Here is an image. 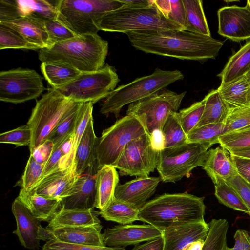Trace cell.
Listing matches in <instances>:
<instances>
[{
	"instance_id": "obj_56",
	"label": "cell",
	"mask_w": 250,
	"mask_h": 250,
	"mask_svg": "<svg viewBox=\"0 0 250 250\" xmlns=\"http://www.w3.org/2000/svg\"><path fill=\"white\" fill-rule=\"evenodd\" d=\"M125 6L133 8H143L153 5V0H120Z\"/></svg>"
},
{
	"instance_id": "obj_43",
	"label": "cell",
	"mask_w": 250,
	"mask_h": 250,
	"mask_svg": "<svg viewBox=\"0 0 250 250\" xmlns=\"http://www.w3.org/2000/svg\"><path fill=\"white\" fill-rule=\"evenodd\" d=\"M9 48L38 49L16 31L0 23V49Z\"/></svg>"
},
{
	"instance_id": "obj_21",
	"label": "cell",
	"mask_w": 250,
	"mask_h": 250,
	"mask_svg": "<svg viewBox=\"0 0 250 250\" xmlns=\"http://www.w3.org/2000/svg\"><path fill=\"white\" fill-rule=\"evenodd\" d=\"M102 226L65 227L50 229L53 238L61 242L87 246L105 247L101 233ZM52 238V239H53Z\"/></svg>"
},
{
	"instance_id": "obj_48",
	"label": "cell",
	"mask_w": 250,
	"mask_h": 250,
	"mask_svg": "<svg viewBox=\"0 0 250 250\" xmlns=\"http://www.w3.org/2000/svg\"><path fill=\"white\" fill-rule=\"evenodd\" d=\"M42 250H126L123 247H97L73 244L52 239L42 247Z\"/></svg>"
},
{
	"instance_id": "obj_19",
	"label": "cell",
	"mask_w": 250,
	"mask_h": 250,
	"mask_svg": "<svg viewBox=\"0 0 250 250\" xmlns=\"http://www.w3.org/2000/svg\"><path fill=\"white\" fill-rule=\"evenodd\" d=\"M209 230L206 222L187 224L165 229L162 231L163 250H185L192 242L205 240Z\"/></svg>"
},
{
	"instance_id": "obj_17",
	"label": "cell",
	"mask_w": 250,
	"mask_h": 250,
	"mask_svg": "<svg viewBox=\"0 0 250 250\" xmlns=\"http://www.w3.org/2000/svg\"><path fill=\"white\" fill-rule=\"evenodd\" d=\"M11 210L17 223V229L13 233L24 248L38 250L40 246L41 221L31 214L18 197L13 201Z\"/></svg>"
},
{
	"instance_id": "obj_4",
	"label": "cell",
	"mask_w": 250,
	"mask_h": 250,
	"mask_svg": "<svg viewBox=\"0 0 250 250\" xmlns=\"http://www.w3.org/2000/svg\"><path fill=\"white\" fill-rule=\"evenodd\" d=\"M94 23L99 30L127 33L163 29H183L176 22L164 17L153 5L133 8L124 6L96 18Z\"/></svg>"
},
{
	"instance_id": "obj_61",
	"label": "cell",
	"mask_w": 250,
	"mask_h": 250,
	"mask_svg": "<svg viewBox=\"0 0 250 250\" xmlns=\"http://www.w3.org/2000/svg\"><path fill=\"white\" fill-rule=\"evenodd\" d=\"M247 4L249 5V6L250 8V0H247Z\"/></svg>"
},
{
	"instance_id": "obj_35",
	"label": "cell",
	"mask_w": 250,
	"mask_h": 250,
	"mask_svg": "<svg viewBox=\"0 0 250 250\" xmlns=\"http://www.w3.org/2000/svg\"><path fill=\"white\" fill-rule=\"evenodd\" d=\"M161 134L162 148L179 146L188 143V135L182 127L177 112H171L168 114Z\"/></svg>"
},
{
	"instance_id": "obj_47",
	"label": "cell",
	"mask_w": 250,
	"mask_h": 250,
	"mask_svg": "<svg viewBox=\"0 0 250 250\" xmlns=\"http://www.w3.org/2000/svg\"><path fill=\"white\" fill-rule=\"evenodd\" d=\"M31 139V130L27 125L0 134V143L13 144L17 147L29 146Z\"/></svg>"
},
{
	"instance_id": "obj_23",
	"label": "cell",
	"mask_w": 250,
	"mask_h": 250,
	"mask_svg": "<svg viewBox=\"0 0 250 250\" xmlns=\"http://www.w3.org/2000/svg\"><path fill=\"white\" fill-rule=\"evenodd\" d=\"M0 23L16 31L39 50L50 47L48 35L42 21L25 16Z\"/></svg>"
},
{
	"instance_id": "obj_6",
	"label": "cell",
	"mask_w": 250,
	"mask_h": 250,
	"mask_svg": "<svg viewBox=\"0 0 250 250\" xmlns=\"http://www.w3.org/2000/svg\"><path fill=\"white\" fill-rule=\"evenodd\" d=\"M75 102L51 87L37 101L27 123L32 132L30 154L48 140L62 117Z\"/></svg>"
},
{
	"instance_id": "obj_54",
	"label": "cell",
	"mask_w": 250,
	"mask_h": 250,
	"mask_svg": "<svg viewBox=\"0 0 250 250\" xmlns=\"http://www.w3.org/2000/svg\"><path fill=\"white\" fill-rule=\"evenodd\" d=\"M238 175L250 185V159L232 155Z\"/></svg>"
},
{
	"instance_id": "obj_9",
	"label": "cell",
	"mask_w": 250,
	"mask_h": 250,
	"mask_svg": "<svg viewBox=\"0 0 250 250\" xmlns=\"http://www.w3.org/2000/svg\"><path fill=\"white\" fill-rule=\"evenodd\" d=\"M186 91L177 93L166 88L129 104L126 115L137 118L148 134L161 133L168 114L177 112Z\"/></svg>"
},
{
	"instance_id": "obj_37",
	"label": "cell",
	"mask_w": 250,
	"mask_h": 250,
	"mask_svg": "<svg viewBox=\"0 0 250 250\" xmlns=\"http://www.w3.org/2000/svg\"><path fill=\"white\" fill-rule=\"evenodd\" d=\"M139 211L135 207L114 198L105 209L100 211V215L106 220L127 225L138 220Z\"/></svg>"
},
{
	"instance_id": "obj_34",
	"label": "cell",
	"mask_w": 250,
	"mask_h": 250,
	"mask_svg": "<svg viewBox=\"0 0 250 250\" xmlns=\"http://www.w3.org/2000/svg\"><path fill=\"white\" fill-rule=\"evenodd\" d=\"M82 103L76 102L53 130L48 139L53 145V149L63 145L71 137Z\"/></svg>"
},
{
	"instance_id": "obj_3",
	"label": "cell",
	"mask_w": 250,
	"mask_h": 250,
	"mask_svg": "<svg viewBox=\"0 0 250 250\" xmlns=\"http://www.w3.org/2000/svg\"><path fill=\"white\" fill-rule=\"evenodd\" d=\"M108 49V42L98 34H84L41 49L38 57L42 62H59L81 72H92L105 65Z\"/></svg>"
},
{
	"instance_id": "obj_44",
	"label": "cell",
	"mask_w": 250,
	"mask_h": 250,
	"mask_svg": "<svg viewBox=\"0 0 250 250\" xmlns=\"http://www.w3.org/2000/svg\"><path fill=\"white\" fill-rule=\"evenodd\" d=\"M205 102L204 98L178 112L182 127L187 135L196 127L199 122L204 112Z\"/></svg>"
},
{
	"instance_id": "obj_2",
	"label": "cell",
	"mask_w": 250,
	"mask_h": 250,
	"mask_svg": "<svg viewBox=\"0 0 250 250\" xmlns=\"http://www.w3.org/2000/svg\"><path fill=\"white\" fill-rule=\"evenodd\" d=\"M204 199L187 192L165 193L147 201L139 209L138 220L161 231L184 224L204 222Z\"/></svg>"
},
{
	"instance_id": "obj_30",
	"label": "cell",
	"mask_w": 250,
	"mask_h": 250,
	"mask_svg": "<svg viewBox=\"0 0 250 250\" xmlns=\"http://www.w3.org/2000/svg\"><path fill=\"white\" fill-rule=\"evenodd\" d=\"M250 66V40L229 60L222 71L217 75L220 85L227 84L245 74Z\"/></svg>"
},
{
	"instance_id": "obj_45",
	"label": "cell",
	"mask_w": 250,
	"mask_h": 250,
	"mask_svg": "<svg viewBox=\"0 0 250 250\" xmlns=\"http://www.w3.org/2000/svg\"><path fill=\"white\" fill-rule=\"evenodd\" d=\"M224 125L223 134L250 125V105L242 107H230Z\"/></svg>"
},
{
	"instance_id": "obj_51",
	"label": "cell",
	"mask_w": 250,
	"mask_h": 250,
	"mask_svg": "<svg viewBox=\"0 0 250 250\" xmlns=\"http://www.w3.org/2000/svg\"><path fill=\"white\" fill-rule=\"evenodd\" d=\"M171 10L168 18L180 25L183 30L187 28V21L182 0H170Z\"/></svg>"
},
{
	"instance_id": "obj_62",
	"label": "cell",
	"mask_w": 250,
	"mask_h": 250,
	"mask_svg": "<svg viewBox=\"0 0 250 250\" xmlns=\"http://www.w3.org/2000/svg\"><path fill=\"white\" fill-rule=\"evenodd\" d=\"M249 101H250V98H249Z\"/></svg>"
},
{
	"instance_id": "obj_20",
	"label": "cell",
	"mask_w": 250,
	"mask_h": 250,
	"mask_svg": "<svg viewBox=\"0 0 250 250\" xmlns=\"http://www.w3.org/2000/svg\"><path fill=\"white\" fill-rule=\"evenodd\" d=\"M78 177L71 168L60 167L42 178L31 190L45 197L62 201L68 196Z\"/></svg>"
},
{
	"instance_id": "obj_42",
	"label": "cell",
	"mask_w": 250,
	"mask_h": 250,
	"mask_svg": "<svg viewBox=\"0 0 250 250\" xmlns=\"http://www.w3.org/2000/svg\"><path fill=\"white\" fill-rule=\"evenodd\" d=\"M44 165L39 163L35 157L30 154L23 174L18 182L21 189L26 191L32 189L41 180Z\"/></svg>"
},
{
	"instance_id": "obj_14",
	"label": "cell",
	"mask_w": 250,
	"mask_h": 250,
	"mask_svg": "<svg viewBox=\"0 0 250 250\" xmlns=\"http://www.w3.org/2000/svg\"><path fill=\"white\" fill-rule=\"evenodd\" d=\"M218 33L234 42L250 39V8L236 5L225 6L217 12Z\"/></svg>"
},
{
	"instance_id": "obj_32",
	"label": "cell",
	"mask_w": 250,
	"mask_h": 250,
	"mask_svg": "<svg viewBox=\"0 0 250 250\" xmlns=\"http://www.w3.org/2000/svg\"><path fill=\"white\" fill-rule=\"evenodd\" d=\"M41 70L51 88L55 89L67 84L81 73L69 65L55 62H42Z\"/></svg>"
},
{
	"instance_id": "obj_55",
	"label": "cell",
	"mask_w": 250,
	"mask_h": 250,
	"mask_svg": "<svg viewBox=\"0 0 250 250\" xmlns=\"http://www.w3.org/2000/svg\"><path fill=\"white\" fill-rule=\"evenodd\" d=\"M164 240L162 237L136 245L131 250H163Z\"/></svg>"
},
{
	"instance_id": "obj_24",
	"label": "cell",
	"mask_w": 250,
	"mask_h": 250,
	"mask_svg": "<svg viewBox=\"0 0 250 250\" xmlns=\"http://www.w3.org/2000/svg\"><path fill=\"white\" fill-rule=\"evenodd\" d=\"M100 211L89 209H65L62 208L57 211L46 227L54 229L65 227H85L101 224L98 218Z\"/></svg>"
},
{
	"instance_id": "obj_53",
	"label": "cell",
	"mask_w": 250,
	"mask_h": 250,
	"mask_svg": "<svg viewBox=\"0 0 250 250\" xmlns=\"http://www.w3.org/2000/svg\"><path fill=\"white\" fill-rule=\"evenodd\" d=\"M234 238L235 244L232 248L227 246L223 250H250V234L244 229H238L236 231Z\"/></svg>"
},
{
	"instance_id": "obj_16",
	"label": "cell",
	"mask_w": 250,
	"mask_h": 250,
	"mask_svg": "<svg viewBox=\"0 0 250 250\" xmlns=\"http://www.w3.org/2000/svg\"><path fill=\"white\" fill-rule=\"evenodd\" d=\"M97 165L90 166L84 173L78 176L68 196L61 201L60 208L65 209L94 208L96 197Z\"/></svg>"
},
{
	"instance_id": "obj_8",
	"label": "cell",
	"mask_w": 250,
	"mask_h": 250,
	"mask_svg": "<svg viewBox=\"0 0 250 250\" xmlns=\"http://www.w3.org/2000/svg\"><path fill=\"white\" fill-rule=\"evenodd\" d=\"M146 133L145 127L137 118L127 115L104 130L96 142L99 169L104 166H114L125 146L131 140Z\"/></svg>"
},
{
	"instance_id": "obj_57",
	"label": "cell",
	"mask_w": 250,
	"mask_h": 250,
	"mask_svg": "<svg viewBox=\"0 0 250 250\" xmlns=\"http://www.w3.org/2000/svg\"><path fill=\"white\" fill-rule=\"evenodd\" d=\"M153 3L164 17L169 19L168 16L171 10L170 0H154Z\"/></svg>"
},
{
	"instance_id": "obj_58",
	"label": "cell",
	"mask_w": 250,
	"mask_h": 250,
	"mask_svg": "<svg viewBox=\"0 0 250 250\" xmlns=\"http://www.w3.org/2000/svg\"><path fill=\"white\" fill-rule=\"evenodd\" d=\"M229 151L232 155L250 159V147Z\"/></svg>"
},
{
	"instance_id": "obj_13",
	"label": "cell",
	"mask_w": 250,
	"mask_h": 250,
	"mask_svg": "<svg viewBox=\"0 0 250 250\" xmlns=\"http://www.w3.org/2000/svg\"><path fill=\"white\" fill-rule=\"evenodd\" d=\"M46 89L33 69L18 68L0 72V100L14 104L39 97Z\"/></svg>"
},
{
	"instance_id": "obj_7",
	"label": "cell",
	"mask_w": 250,
	"mask_h": 250,
	"mask_svg": "<svg viewBox=\"0 0 250 250\" xmlns=\"http://www.w3.org/2000/svg\"><path fill=\"white\" fill-rule=\"evenodd\" d=\"M124 6L120 0H59L57 18L77 35L96 34V18Z\"/></svg>"
},
{
	"instance_id": "obj_63",
	"label": "cell",
	"mask_w": 250,
	"mask_h": 250,
	"mask_svg": "<svg viewBox=\"0 0 250 250\" xmlns=\"http://www.w3.org/2000/svg\"><path fill=\"white\" fill-rule=\"evenodd\" d=\"M249 216H250V215Z\"/></svg>"
},
{
	"instance_id": "obj_46",
	"label": "cell",
	"mask_w": 250,
	"mask_h": 250,
	"mask_svg": "<svg viewBox=\"0 0 250 250\" xmlns=\"http://www.w3.org/2000/svg\"><path fill=\"white\" fill-rule=\"evenodd\" d=\"M44 24L49 37V48L58 42L78 36L57 18L45 21Z\"/></svg>"
},
{
	"instance_id": "obj_28",
	"label": "cell",
	"mask_w": 250,
	"mask_h": 250,
	"mask_svg": "<svg viewBox=\"0 0 250 250\" xmlns=\"http://www.w3.org/2000/svg\"><path fill=\"white\" fill-rule=\"evenodd\" d=\"M230 107L250 105V75L245 74L217 89Z\"/></svg>"
},
{
	"instance_id": "obj_41",
	"label": "cell",
	"mask_w": 250,
	"mask_h": 250,
	"mask_svg": "<svg viewBox=\"0 0 250 250\" xmlns=\"http://www.w3.org/2000/svg\"><path fill=\"white\" fill-rule=\"evenodd\" d=\"M220 146L229 151L250 147V125L219 137Z\"/></svg>"
},
{
	"instance_id": "obj_33",
	"label": "cell",
	"mask_w": 250,
	"mask_h": 250,
	"mask_svg": "<svg viewBox=\"0 0 250 250\" xmlns=\"http://www.w3.org/2000/svg\"><path fill=\"white\" fill-rule=\"evenodd\" d=\"M93 104L91 102L82 103L78 115L74 131L71 137L70 147L62 161L61 167L71 168L72 169L76 149L87 124L91 117L93 116Z\"/></svg>"
},
{
	"instance_id": "obj_10",
	"label": "cell",
	"mask_w": 250,
	"mask_h": 250,
	"mask_svg": "<svg viewBox=\"0 0 250 250\" xmlns=\"http://www.w3.org/2000/svg\"><path fill=\"white\" fill-rule=\"evenodd\" d=\"M206 144L187 143L171 148L159 150L156 169L164 182H175L189 175L197 166H202L208 149Z\"/></svg>"
},
{
	"instance_id": "obj_5",
	"label": "cell",
	"mask_w": 250,
	"mask_h": 250,
	"mask_svg": "<svg viewBox=\"0 0 250 250\" xmlns=\"http://www.w3.org/2000/svg\"><path fill=\"white\" fill-rule=\"evenodd\" d=\"M183 78L179 70L166 71L157 68L149 75L138 78L115 88L103 103L100 113L107 116L112 113L118 118L125 105L148 97Z\"/></svg>"
},
{
	"instance_id": "obj_49",
	"label": "cell",
	"mask_w": 250,
	"mask_h": 250,
	"mask_svg": "<svg viewBox=\"0 0 250 250\" xmlns=\"http://www.w3.org/2000/svg\"><path fill=\"white\" fill-rule=\"evenodd\" d=\"M65 143L60 147L52 150L50 157L45 164L41 179L61 167L62 161L66 155V152L64 150Z\"/></svg>"
},
{
	"instance_id": "obj_52",
	"label": "cell",
	"mask_w": 250,
	"mask_h": 250,
	"mask_svg": "<svg viewBox=\"0 0 250 250\" xmlns=\"http://www.w3.org/2000/svg\"><path fill=\"white\" fill-rule=\"evenodd\" d=\"M20 17L15 0H0V22L12 21Z\"/></svg>"
},
{
	"instance_id": "obj_12",
	"label": "cell",
	"mask_w": 250,
	"mask_h": 250,
	"mask_svg": "<svg viewBox=\"0 0 250 250\" xmlns=\"http://www.w3.org/2000/svg\"><path fill=\"white\" fill-rule=\"evenodd\" d=\"M160 147L147 133L130 141L114 165L120 175L148 177L156 168Z\"/></svg>"
},
{
	"instance_id": "obj_18",
	"label": "cell",
	"mask_w": 250,
	"mask_h": 250,
	"mask_svg": "<svg viewBox=\"0 0 250 250\" xmlns=\"http://www.w3.org/2000/svg\"><path fill=\"white\" fill-rule=\"evenodd\" d=\"M160 177H138L115 189V199L130 204L140 209L155 193Z\"/></svg>"
},
{
	"instance_id": "obj_50",
	"label": "cell",
	"mask_w": 250,
	"mask_h": 250,
	"mask_svg": "<svg viewBox=\"0 0 250 250\" xmlns=\"http://www.w3.org/2000/svg\"><path fill=\"white\" fill-rule=\"evenodd\" d=\"M226 181L238 192L250 212V185L239 175L232 177Z\"/></svg>"
},
{
	"instance_id": "obj_31",
	"label": "cell",
	"mask_w": 250,
	"mask_h": 250,
	"mask_svg": "<svg viewBox=\"0 0 250 250\" xmlns=\"http://www.w3.org/2000/svg\"><path fill=\"white\" fill-rule=\"evenodd\" d=\"M205 98L204 112L196 127L209 124L224 123L230 107L217 89L211 90Z\"/></svg>"
},
{
	"instance_id": "obj_39",
	"label": "cell",
	"mask_w": 250,
	"mask_h": 250,
	"mask_svg": "<svg viewBox=\"0 0 250 250\" xmlns=\"http://www.w3.org/2000/svg\"><path fill=\"white\" fill-rule=\"evenodd\" d=\"M202 250H223L227 246L229 223L225 219H213Z\"/></svg>"
},
{
	"instance_id": "obj_36",
	"label": "cell",
	"mask_w": 250,
	"mask_h": 250,
	"mask_svg": "<svg viewBox=\"0 0 250 250\" xmlns=\"http://www.w3.org/2000/svg\"><path fill=\"white\" fill-rule=\"evenodd\" d=\"M187 21L186 30L198 34L211 36L205 17L202 1L200 0H182Z\"/></svg>"
},
{
	"instance_id": "obj_29",
	"label": "cell",
	"mask_w": 250,
	"mask_h": 250,
	"mask_svg": "<svg viewBox=\"0 0 250 250\" xmlns=\"http://www.w3.org/2000/svg\"><path fill=\"white\" fill-rule=\"evenodd\" d=\"M59 0H15L20 17L28 16L43 21L58 17Z\"/></svg>"
},
{
	"instance_id": "obj_38",
	"label": "cell",
	"mask_w": 250,
	"mask_h": 250,
	"mask_svg": "<svg viewBox=\"0 0 250 250\" xmlns=\"http://www.w3.org/2000/svg\"><path fill=\"white\" fill-rule=\"evenodd\" d=\"M213 182L215 195L220 203L234 210L250 214L247 206L234 188L220 178H217Z\"/></svg>"
},
{
	"instance_id": "obj_60",
	"label": "cell",
	"mask_w": 250,
	"mask_h": 250,
	"mask_svg": "<svg viewBox=\"0 0 250 250\" xmlns=\"http://www.w3.org/2000/svg\"><path fill=\"white\" fill-rule=\"evenodd\" d=\"M246 74L250 75V66L249 68V69H248V71H247V72L246 73Z\"/></svg>"
},
{
	"instance_id": "obj_27",
	"label": "cell",
	"mask_w": 250,
	"mask_h": 250,
	"mask_svg": "<svg viewBox=\"0 0 250 250\" xmlns=\"http://www.w3.org/2000/svg\"><path fill=\"white\" fill-rule=\"evenodd\" d=\"M119 182V174L114 167L104 166L98 170L95 208L102 211L108 207L115 198V189Z\"/></svg>"
},
{
	"instance_id": "obj_40",
	"label": "cell",
	"mask_w": 250,
	"mask_h": 250,
	"mask_svg": "<svg viewBox=\"0 0 250 250\" xmlns=\"http://www.w3.org/2000/svg\"><path fill=\"white\" fill-rule=\"evenodd\" d=\"M224 123H213L196 127L188 135V143L212 145L219 143V137L223 134Z\"/></svg>"
},
{
	"instance_id": "obj_11",
	"label": "cell",
	"mask_w": 250,
	"mask_h": 250,
	"mask_svg": "<svg viewBox=\"0 0 250 250\" xmlns=\"http://www.w3.org/2000/svg\"><path fill=\"white\" fill-rule=\"evenodd\" d=\"M119 81L115 68L106 64L95 71L81 72L72 82L56 90L72 101L94 104L106 98Z\"/></svg>"
},
{
	"instance_id": "obj_25",
	"label": "cell",
	"mask_w": 250,
	"mask_h": 250,
	"mask_svg": "<svg viewBox=\"0 0 250 250\" xmlns=\"http://www.w3.org/2000/svg\"><path fill=\"white\" fill-rule=\"evenodd\" d=\"M97 138L94 130L92 116L87 124L75 154L72 170L77 176L84 173L89 166L97 163L96 154Z\"/></svg>"
},
{
	"instance_id": "obj_22",
	"label": "cell",
	"mask_w": 250,
	"mask_h": 250,
	"mask_svg": "<svg viewBox=\"0 0 250 250\" xmlns=\"http://www.w3.org/2000/svg\"><path fill=\"white\" fill-rule=\"evenodd\" d=\"M202 167L212 182L217 178L227 181L238 175L232 155L221 146L208 150Z\"/></svg>"
},
{
	"instance_id": "obj_15",
	"label": "cell",
	"mask_w": 250,
	"mask_h": 250,
	"mask_svg": "<svg viewBox=\"0 0 250 250\" xmlns=\"http://www.w3.org/2000/svg\"><path fill=\"white\" fill-rule=\"evenodd\" d=\"M103 237L105 246L122 247L161 238L162 231L150 224L119 225L105 229Z\"/></svg>"
},
{
	"instance_id": "obj_26",
	"label": "cell",
	"mask_w": 250,
	"mask_h": 250,
	"mask_svg": "<svg viewBox=\"0 0 250 250\" xmlns=\"http://www.w3.org/2000/svg\"><path fill=\"white\" fill-rule=\"evenodd\" d=\"M17 197L31 214L41 221L49 222L61 205V200L47 198L32 190L21 189Z\"/></svg>"
},
{
	"instance_id": "obj_1",
	"label": "cell",
	"mask_w": 250,
	"mask_h": 250,
	"mask_svg": "<svg viewBox=\"0 0 250 250\" xmlns=\"http://www.w3.org/2000/svg\"><path fill=\"white\" fill-rule=\"evenodd\" d=\"M125 34L137 50L181 60L214 59L224 44L211 36L183 29L137 31Z\"/></svg>"
},
{
	"instance_id": "obj_59",
	"label": "cell",
	"mask_w": 250,
	"mask_h": 250,
	"mask_svg": "<svg viewBox=\"0 0 250 250\" xmlns=\"http://www.w3.org/2000/svg\"><path fill=\"white\" fill-rule=\"evenodd\" d=\"M204 239H199L191 243L185 250H202L204 244Z\"/></svg>"
}]
</instances>
